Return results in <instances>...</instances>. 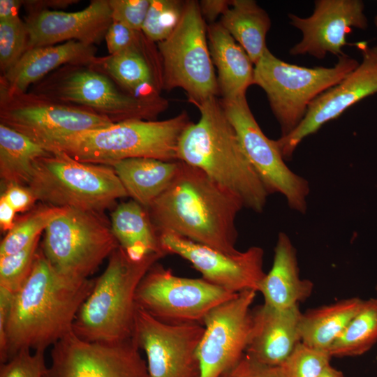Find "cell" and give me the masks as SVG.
I'll return each mask as SVG.
<instances>
[{"label":"cell","mask_w":377,"mask_h":377,"mask_svg":"<svg viewBox=\"0 0 377 377\" xmlns=\"http://www.w3.org/2000/svg\"><path fill=\"white\" fill-rule=\"evenodd\" d=\"M95 280L61 274L38 249L29 275L13 296L1 363L23 349L45 350L71 332Z\"/></svg>","instance_id":"6da1fadb"},{"label":"cell","mask_w":377,"mask_h":377,"mask_svg":"<svg viewBox=\"0 0 377 377\" xmlns=\"http://www.w3.org/2000/svg\"><path fill=\"white\" fill-rule=\"evenodd\" d=\"M242 202L200 169L180 161L174 179L147 209L158 233L171 232L228 254L235 248V220Z\"/></svg>","instance_id":"7a4b0ae2"},{"label":"cell","mask_w":377,"mask_h":377,"mask_svg":"<svg viewBox=\"0 0 377 377\" xmlns=\"http://www.w3.org/2000/svg\"><path fill=\"white\" fill-rule=\"evenodd\" d=\"M200 113L178 145V161L197 168L237 196L244 207L261 212L269 195L248 160L216 96L193 104Z\"/></svg>","instance_id":"3957f363"},{"label":"cell","mask_w":377,"mask_h":377,"mask_svg":"<svg viewBox=\"0 0 377 377\" xmlns=\"http://www.w3.org/2000/svg\"><path fill=\"white\" fill-rule=\"evenodd\" d=\"M164 256L154 253L135 260L119 246L80 306L73 332L89 342L113 343L131 338L138 286L150 267Z\"/></svg>","instance_id":"277c9868"},{"label":"cell","mask_w":377,"mask_h":377,"mask_svg":"<svg viewBox=\"0 0 377 377\" xmlns=\"http://www.w3.org/2000/svg\"><path fill=\"white\" fill-rule=\"evenodd\" d=\"M191 123L186 112L168 119L130 120L51 140L42 146L85 163L108 165L131 158L177 161L180 138Z\"/></svg>","instance_id":"5b68a950"},{"label":"cell","mask_w":377,"mask_h":377,"mask_svg":"<svg viewBox=\"0 0 377 377\" xmlns=\"http://www.w3.org/2000/svg\"><path fill=\"white\" fill-rule=\"evenodd\" d=\"M27 186L44 204L98 213L128 196L112 167L82 162L59 151L36 161Z\"/></svg>","instance_id":"8992f818"},{"label":"cell","mask_w":377,"mask_h":377,"mask_svg":"<svg viewBox=\"0 0 377 377\" xmlns=\"http://www.w3.org/2000/svg\"><path fill=\"white\" fill-rule=\"evenodd\" d=\"M30 91L89 109L113 123L154 120L168 103L161 96L138 98L123 92L109 77L85 65L63 66L32 85Z\"/></svg>","instance_id":"52a82bcc"},{"label":"cell","mask_w":377,"mask_h":377,"mask_svg":"<svg viewBox=\"0 0 377 377\" xmlns=\"http://www.w3.org/2000/svg\"><path fill=\"white\" fill-rule=\"evenodd\" d=\"M359 64L345 54L333 67L307 68L283 61L267 48L255 64L253 84L265 92L283 137L299 126L316 97L338 84Z\"/></svg>","instance_id":"ba28073f"},{"label":"cell","mask_w":377,"mask_h":377,"mask_svg":"<svg viewBox=\"0 0 377 377\" xmlns=\"http://www.w3.org/2000/svg\"><path fill=\"white\" fill-rule=\"evenodd\" d=\"M207 27L196 1H184L177 27L157 43L163 68V89L181 88L192 104L219 94L211 58Z\"/></svg>","instance_id":"9c48e42d"},{"label":"cell","mask_w":377,"mask_h":377,"mask_svg":"<svg viewBox=\"0 0 377 377\" xmlns=\"http://www.w3.org/2000/svg\"><path fill=\"white\" fill-rule=\"evenodd\" d=\"M101 214L66 207L45 228L41 250L59 273L88 279L119 246Z\"/></svg>","instance_id":"30bf717a"},{"label":"cell","mask_w":377,"mask_h":377,"mask_svg":"<svg viewBox=\"0 0 377 377\" xmlns=\"http://www.w3.org/2000/svg\"><path fill=\"white\" fill-rule=\"evenodd\" d=\"M232 293L207 281L176 276L155 263L140 282L137 307L166 323H202L214 307L232 298Z\"/></svg>","instance_id":"8fae6325"},{"label":"cell","mask_w":377,"mask_h":377,"mask_svg":"<svg viewBox=\"0 0 377 377\" xmlns=\"http://www.w3.org/2000/svg\"><path fill=\"white\" fill-rule=\"evenodd\" d=\"M0 124L43 145L57 138L105 128L113 122L83 107L0 87Z\"/></svg>","instance_id":"7c38bea8"},{"label":"cell","mask_w":377,"mask_h":377,"mask_svg":"<svg viewBox=\"0 0 377 377\" xmlns=\"http://www.w3.org/2000/svg\"><path fill=\"white\" fill-rule=\"evenodd\" d=\"M220 101L248 160L269 194L281 193L290 208L305 214L310 191L308 181L287 166L276 140L268 138L256 121L246 96Z\"/></svg>","instance_id":"4fadbf2b"},{"label":"cell","mask_w":377,"mask_h":377,"mask_svg":"<svg viewBox=\"0 0 377 377\" xmlns=\"http://www.w3.org/2000/svg\"><path fill=\"white\" fill-rule=\"evenodd\" d=\"M200 323H166L137 307L133 338L147 357L149 377H201Z\"/></svg>","instance_id":"5bb4252c"},{"label":"cell","mask_w":377,"mask_h":377,"mask_svg":"<svg viewBox=\"0 0 377 377\" xmlns=\"http://www.w3.org/2000/svg\"><path fill=\"white\" fill-rule=\"evenodd\" d=\"M140 350L133 337L89 342L72 330L53 345L44 377H149Z\"/></svg>","instance_id":"9a60e30c"},{"label":"cell","mask_w":377,"mask_h":377,"mask_svg":"<svg viewBox=\"0 0 377 377\" xmlns=\"http://www.w3.org/2000/svg\"><path fill=\"white\" fill-rule=\"evenodd\" d=\"M253 290L238 293L203 318L205 330L198 348L201 377H219L245 354L252 330Z\"/></svg>","instance_id":"2e32d148"},{"label":"cell","mask_w":377,"mask_h":377,"mask_svg":"<svg viewBox=\"0 0 377 377\" xmlns=\"http://www.w3.org/2000/svg\"><path fill=\"white\" fill-rule=\"evenodd\" d=\"M159 239L166 255L183 258L201 273L204 279L232 293L246 290L258 292L266 275L263 269L264 251L260 246L228 254L171 232L160 233Z\"/></svg>","instance_id":"e0dca14e"},{"label":"cell","mask_w":377,"mask_h":377,"mask_svg":"<svg viewBox=\"0 0 377 377\" xmlns=\"http://www.w3.org/2000/svg\"><path fill=\"white\" fill-rule=\"evenodd\" d=\"M356 45L362 57L359 65L311 103L304 119L293 132L276 140L285 161L291 159L306 137L317 132L353 105L377 93V45L369 47L361 42Z\"/></svg>","instance_id":"ac0fdd59"},{"label":"cell","mask_w":377,"mask_h":377,"mask_svg":"<svg viewBox=\"0 0 377 377\" xmlns=\"http://www.w3.org/2000/svg\"><path fill=\"white\" fill-rule=\"evenodd\" d=\"M313 13L300 17L288 13L290 24L301 31L302 40L289 51L291 55L309 54L323 59L327 53L345 55L346 36L353 28L365 30L368 20L361 0H316Z\"/></svg>","instance_id":"d6986e66"},{"label":"cell","mask_w":377,"mask_h":377,"mask_svg":"<svg viewBox=\"0 0 377 377\" xmlns=\"http://www.w3.org/2000/svg\"><path fill=\"white\" fill-rule=\"evenodd\" d=\"M24 22L29 50L69 40L94 45L105 38L112 18L108 0H93L77 12L43 10L28 13Z\"/></svg>","instance_id":"ffe728a7"},{"label":"cell","mask_w":377,"mask_h":377,"mask_svg":"<svg viewBox=\"0 0 377 377\" xmlns=\"http://www.w3.org/2000/svg\"><path fill=\"white\" fill-rule=\"evenodd\" d=\"M299 305L277 309L265 303L252 309V330L245 354L257 362L281 367L301 342Z\"/></svg>","instance_id":"44dd1931"},{"label":"cell","mask_w":377,"mask_h":377,"mask_svg":"<svg viewBox=\"0 0 377 377\" xmlns=\"http://www.w3.org/2000/svg\"><path fill=\"white\" fill-rule=\"evenodd\" d=\"M94 45L76 40L27 50L19 61L0 77V87L24 92L57 68L68 64L91 66L95 61Z\"/></svg>","instance_id":"7402d4cb"},{"label":"cell","mask_w":377,"mask_h":377,"mask_svg":"<svg viewBox=\"0 0 377 377\" xmlns=\"http://www.w3.org/2000/svg\"><path fill=\"white\" fill-rule=\"evenodd\" d=\"M313 289L312 281L300 276L297 251L290 237L279 232L272 268L258 290L264 303L277 309L290 308L308 299Z\"/></svg>","instance_id":"603a6c76"},{"label":"cell","mask_w":377,"mask_h":377,"mask_svg":"<svg viewBox=\"0 0 377 377\" xmlns=\"http://www.w3.org/2000/svg\"><path fill=\"white\" fill-rule=\"evenodd\" d=\"M207 31L209 52L217 70V82L222 99L230 100L246 96L248 87L253 84V63L220 22L211 23Z\"/></svg>","instance_id":"cb8c5ba5"},{"label":"cell","mask_w":377,"mask_h":377,"mask_svg":"<svg viewBox=\"0 0 377 377\" xmlns=\"http://www.w3.org/2000/svg\"><path fill=\"white\" fill-rule=\"evenodd\" d=\"M108 165L114 169L128 196L147 209L170 186L178 172L180 161L131 158Z\"/></svg>","instance_id":"d4e9b609"},{"label":"cell","mask_w":377,"mask_h":377,"mask_svg":"<svg viewBox=\"0 0 377 377\" xmlns=\"http://www.w3.org/2000/svg\"><path fill=\"white\" fill-rule=\"evenodd\" d=\"M90 66L115 81L133 96H161V80L145 56L135 50L126 49L113 54L97 57Z\"/></svg>","instance_id":"484cf974"},{"label":"cell","mask_w":377,"mask_h":377,"mask_svg":"<svg viewBox=\"0 0 377 377\" xmlns=\"http://www.w3.org/2000/svg\"><path fill=\"white\" fill-rule=\"evenodd\" d=\"M110 226L119 245L131 258L139 260L154 253L166 256L147 209L133 200L116 207Z\"/></svg>","instance_id":"4316f807"},{"label":"cell","mask_w":377,"mask_h":377,"mask_svg":"<svg viewBox=\"0 0 377 377\" xmlns=\"http://www.w3.org/2000/svg\"><path fill=\"white\" fill-rule=\"evenodd\" d=\"M364 302L358 297H351L302 313L300 323L301 342L329 352Z\"/></svg>","instance_id":"83f0119b"},{"label":"cell","mask_w":377,"mask_h":377,"mask_svg":"<svg viewBox=\"0 0 377 377\" xmlns=\"http://www.w3.org/2000/svg\"><path fill=\"white\" fill-rule=\"evenodd\" d=\"M219 22L255 65L267 49L266 36L271 20L266 11L253 0H233Z\"/></svg>","instance_id":"f1b7e54d"},{"label":"cell","mask_w":377,"mask_h":377,"mask_svg":"<svg viewBox=\"0 0 377 377\" xmlns=\"http://www.w3.org/2000/svg\"><path fill=\"white\" fill-rule=\"evenodd\" d=\"M49 154L29 137L0 124V177L6 186H27L36 161Z\"/></svg>","instance_id":"f546056e"},{"label":"cell","mask_w":377,"mask_h":377,"mask_svg":"<svg viewBox=\"0 0 377 377\" xmlns=\"http://www.w3.org/2000/svg\"><path fill=\"white\" fill-rule=\"evenodd\" d=\"M377 341V297L364 300L359 312L329 349L332 357H355L371 349Z\"/></svg>","instance_id":"4dcf8cb0"},{"label":"cell","mask_w":377,"mask_h":377,"mask_svg":"<svg viewBox=\"0 0 377 377\" xmlns=\"http://www.w3.org/2000/svg\"><path fill=\"white\" fill-rule=\"evenodd\" d=\"M66 207L43 204L15 222L0 244V256L17 252L40 237L50 223Z\"/></svg>","instance_id":"1f68e13d"},{"label":"cell","mask_w":377,"mask_h":377,"mask_svg":"<svg viewBox=\"0 0 377 377\" xmlns=\"http://www.w3.org/2000/svg\"><path fill=\"white\" fill-rule=\"evenodd\" d=\"M184 1L150 0L142 31L154 43L166 39L175 30L182 15Z\"/></svg>","instance_id":"d6a6232c"},{"label":"cell","mask_w":377,"mask_h":377,"mask_svg":"<svg viewBox=\"0 0 377 377\" xmlns=\"http://www.w3.org/2000/svg\"><path fill=\"white\" fill-rule=\"evenodd\" d=\"M40 237L17 252L0 256V288L13 293L21 288L31 272Z\"/></svg>","instance_id":"836d02e7"},{"label":"cell","mask_w":377,"mask_h":377,"mask_svg":"<svg viewBox=\"0 0 377 377\" xmlns=\"http://www.w3.org/2000/svg\"><path fill=\"white\" fill-rule=\"evenodd\" d=\"M28 31L20 16L0 20V69L10 70L27 50Z\"/></svg>","instance_id":"e575fe53"},{"label":"cell","mask_w":377,"mask_h":377,"mask_svg":"<svg viewBox=\"0 0 377 377\" xmlns=\"http://www.w3.org/2000/svg\"><path fill=\"white\" fill-rule=\"evenodd\" d=\"M331 358L328 351L300 342L281 367L285 377H319L330 365Z\"/></svg>","instance_id":"d590c367"},{"label":"cell","mask_w":377,"mask_h":377,"mask_svg":"<svg viewBox=\"0 0 377 377\" xmlns=\"http://www.w3.org/2000/svg\"><path fill=\"white\" fill-rule=\"evenodd\" d=\"M47 369L45 350L23 349L1 363L0 377H44Z\"/></svg>","instance_id":"8d00e7d4"},{"label":"cell","mask_w":377,"mask_h":377,"mask_svg":"<svg viewBox=\"0 0 377 377\" xmlns=\"http://www.w3.org/2000/svg\"><path fill=\"white\" fill-rule=\"evenodd\" d=\"M112 21L134 29L142 30L150 0H108Z\"/></svg>","instance_id":"74e56055"},{"label":"cell","mask_w":377,"mask_h":377,"mask_svg":"<svg viewBox=\"0 0 377 377\" xmlns=\"http://www.w3.org/2000/svg\"><path fill=\"white\" fill-rule=\"evenodd\" d=\"M219 377H285L283 367L261 364L244 354Z\"/></svg>","instance_id":"f35d334b"},{"label":"cell","mask_w":377,"mask_h":377,"mask_svg":"<svg viewBox=\"0 0 377 377\" xmlns=\"http://www.w3.org/2000/svg\"><path fill=\"white\" fill-rule=\"evenodd\" d=\"M142 35V30H134L120 22L112 21L105 36L109 54L133 48Z\"/></svg>","instance_id":"ab89813d"},{"label":"cell","mask_w":377,"mask_h":377,"mask_svg":"<svg viewBox=\"0 0 377 377\" xmlns=\"http://www.w3.org/2000/svg\"><path fill=\"white\" fill-rule=\"evenodd\" d=\"M6 186L1 195L16 212H23L29 209L37 201L32 191L27 186L11 184Z\"/></svg>","instance_id":"60d3db41"},{"label":"cell","mask_w":377,"mask_h":377,"mask_svg":"<svg viewBox=\"0 0 377 377\" xmlns=\"http://www.w3.org/2000/svg\"><path fill=\"white\" fill-rule=\"evenodd\" d=\"M15 293L0 288V359L6 350V330Z\"/></svg>","instance_id":"b9f144b4"},{"label":"cell","mask_w":377,"mask_h":377,"mask_svg":"<svg viewBox=\"0 0 377 377\" xmlns=\"http://www.w3.org/2000/svg\"><path fill=\"white\" fill-rule=\"evenodd\" d=\"M232 1L226 0H202L199 3L201 13L205 17L214 23L219 15H223L230 7Z\"/></svg>","instance_id":"7bdbcfd3"},{"label":"cell","mask_w":377,"mask_h":377,"mask_svg":"<svg viewBox=\"0 0 377 377\" xmlns=\"http://www.w3.org/2000/svg\"><path fill=\"white\" fill-rule=\"evenodd\" d=\"M76 0H29L23 1V6L28 13L43 10H59L76 3Z\"/></svg>","instance_id":"ee69618b"},{"label":"cell","mask_w":377,"mask_h":377,"mask_svg":"<svg viewBox=\"0 0 377 377\" xmlns=\"http://www.w3.org/2000/svg\"><path fill=\"white\" fill-rule=\"evenodd\" d=\"M17 212L6 199L1 195L0 198V227L3 232H8L15 226V216Z\"/></svg>","instance_id":"f6af8a7d"},{"label":"cell","mask_w":377,"mask_h":377,"mask_svg":"<svg viewBox=\"0 0 377 377\" xmlns=\"http://www.w3.org/2000/svg\"><path fill=\"white\" fill-rule=\"evenodd\" d=\"M22 6H23V1L0 0V20L19 16Z\"/></svg>","instance_id":"bcb514c9"},{"label":"cell","mask_w":377,"mask_h":377,"mask_svg":"<svg viewBox=\"0 0 377 377\" xmlns=\"http://www.w3.org/2000/svg\"><path fill=\"white\" fill-rule=\"evenodd\" d=\"M319 377H343L342 372L331 365L328 366Z\"/></svg>","instance_id":"7dc6e473"},{"label":"cell","mask_w":377,"mask_h":377,"mask_svg":"<svg viewBox=\"0 0 377 377\" xmlns=\"http://www.w3.org/2000/svg\"><path fill=\"white\" fill-rule=\"evenodd\" d=\"M374 22L375 27H376V29H377V14H376V15L375 17H374Z\"/></svg>","instance_id":"c3c4849f"},{"label":"cell","mask_w":377,"mask_h":377,"mask_svg":"<svg viewBox=\"0 0 377 377\" xmlns=\"http://www.w3.org/2000/svg\"><path fill=\"white\" fill-rule=\"evenodd\" d=\"M376 293H377V286H376Z\"/></svg>","instance_id":"681fc988"}]
</instances>
